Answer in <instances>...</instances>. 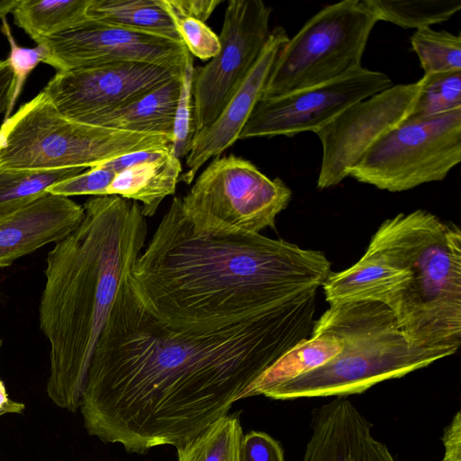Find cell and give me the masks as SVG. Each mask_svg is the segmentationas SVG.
Masks as SVG:
<instances>
[{
	"label": "cell",
	"mask_w": 461,
	"mask_h": 461,
	"mask_svg": "<svg viewBox=\"0 0 461 461\" xmlns=\"http://www.w3.org/2000/svg\"><path fill=\"white\" fill-rule=\"evenodd\" d=\"M129 276L95 348L79 407L90 436L128 453L186 442L312 333L317 292L240 324L185 332L145 308Z\"/></svg>",
	"instance_id": "obj_1"
},
{
	"label": "cell",
	"mask_w": 461,
	"mask_h": 461,
	"mask_svg": "<svg viewBox=\"0 0 461 461\" xmlns=\"http://www.w3.org/2000/svg\"><path fill=\"white\" fill-rule=\"evenodd\" d=\"M331 264L319 250L243 231L194 230L174 197L129 276L162 324L208 332L261 317L323 285Z\"/></svg>",
	"instance_id": "obj_2"
},
{
	"label": "cell",
	"mask_w": 461,
	"mask_h": 461,
	"mask_svg": "<svg viewBox=\"0 0 461 461\" xmlns=\"http://www.w3.org/2000/svg\"><path fill=\"white\" fill-rule=\"evenodd\" d=\"M81 223L48 253L39 306L50 344L47 393L59 407H80L87 369L122 282L147 236L139 203L95 196Z\"/></svg>",
	"instance_id": "obj_3"
},
{
	"label": "cell",
	"mask_w": 461,
	"mask_h": 461,
	"mask_svg": "<svg viewBox=\"0 0 461 461\" xmlns=\"http://www.w3.org/2000/svg\"><path fill=\"white\" fill-rule=\"evenodd\" d=\"M366 251L403 269L408 281L393 312L409 344L441 358L461 344V231L418 209L385 220Z\"/></svg>",
	"instance_id": "obj_4"
},
{
	"label": "cell",
	"mask_w": 461,
	"mask_h": 461,
	"mask_svg": "<svg viewBox=\"0 0 461 461\" xmlns=\"http://www.w3.org/2000/svg\"><path fill=\"white\" fill-rule=\"evenodd\" d=\"M319 334L339 338L343 342L340 353L326 364L267 392L265 397H347L441 359L411 346L393 311L379 302L330 305L314 321L312 335Z\"/></svg>",
	"instance_id": "obj_5"
},
{
	"label": "cell",
	"mask_w": 461,
	"mask_h": 461,
	"mask_svg": "<svg viewBox=\"0 0 461 461\" xmlns=\"http://www.w3.org/2000/svg\"><path fill=\"white\" fill-rule=\"evenodd\" d=\"M173 136L74 121L41 91L0 126V168H92L123 154L170 145Z\"/></svg>",
	"instance_id": "obj_6"
},
{
	"label": "cell",
	"mask_w": 461,
	"mask_h": 461,
	"mask_svg": "<svg viewBox=\"0 0 461 461\" xmlns=\"http://www.w3.org/2000/svg\"><path fill=\"white\" fill-rule=\"evenodd\" d=\"M376 23L363 0H344L323 7L288 39L262 98L321 85L361 68Z\"/></svg>",
	"instance_id": "obj_7"
},
{
	"label": "cell",
	"mask_w": 461,
	"mask_h": 461,
	"mask_svg": "<svg viewBox=\"0 0 461 461\" xmlns=\"http://www.w3.org/2000/svg\"><path fill=\"white\" fill-rule=\"evenodd\" d=\"M291 197L281 178L271 179L251 161L230 154L214 158L180 199L194 231L217 235L274 229Z\"/></svg>",
	"instance_id": "obj_8"
},
{
	"label": "cell",
	"mask_w": 461,
	"mask_h": 461,
	"mask_svg": "<svg viewBox=\"0 0 461 461\" xmlns=\"http://www.w3.org/2000/svg\"><path fill=\"white\" fill-rule=\"evenodd\" d=\"M461 160V108L407 118L381 136L348 176L381 190L402 192L443 180Z\"/></svg>",
	"instance_id": "obj_9"
},
{
	"label": "cell",
	"mask_w": 461,
	"mask_h": 461,
	"mask_svg": "<svg viewBox=\"0 0 461 461\" xmlns=\"http://www.w3.org/2000/svg\"><path fill=\"white\" fill-rule=\"evenodd\" d=\"M271 12L261 0L228 2L219 52L194 70L196 133L218 117L258 60L271 32Z\"/></svg>",
	"instance_id": "obj_10"
},
{
	"label": "cell",
	"mask_w": 461,
	"mask_h": 461,
	"mask_svg": "<svg viewBox=\"0 0 461 461\" xmlns=\"http://www.w3.org/2000/svg\"><path fill=\"white\" fill-rule=\"evenodd\" d=\"M392 86L384 73L361 67L321 85L262 98L239 140L314 132L348 106Z\"/></svg>",
	"instance_id": "obj_11"
},
{
	"label": "cell",
	"mask_w": 461,
	"mask_h": 461,
	"mask_svg": "<svg viewBox=\"0 0 461 461\" xmlns=\"http://www.w3.org/2000/svg\"><path fill=\"white\" fill-rule=\"evenodd\" d=\"M34 41L46 48L44 63L57 71L135 62L183 73L191 54L183 42L89 18L65 32Z\"/></svg>",
	"instance_id": "obj_12"
},
{
	"label": "cell",
	"mask_w": 461,
	"mask_h": 461,
	"mask_svg": "<svg viewBox=\"0 0 461 461\" xmlns=\"http://www.w3.org/2000/svg\"><path fill=\"white\" fill-rule=\"evenodd\" d=\"M420 86V80L393 85L348 106L314 131L322 149L319 190L342 182L381 136L408 118Z\"/></svg>",
	"instance_id": "obj_13"
},
{
	"label": "cell",
	"mask_w": 461,
	"mask_h": 461,
	"mask_svg": "<svg viewBox=\"0 0 461 461\" xmlns=\"http://www.w3.org/2000/svg\"><path fill=\"white\" fill-rule=\"evenodd\" d=\"M182 75L151 64L110 63L58 71L41 91L62 114L86 123Z\"/></svg>",
	"instance_id": "obj_14"
},
{
	"label": "cell",
	"mask_w": 461,
	"mask_h": 461,
	"mask_svg": "<svg viewBox=\"0 0 461 461\" xmlns=\"http://www.w3.org/2000/svg\"><path fill=\"white\" fill-rule=\"evenodd\" d=\"M288 39L283 27L271 30L258 60L223 110L211 124L195 134L185 159L188 170L180 176L179 181L190 184L206 161L221 156L239 140L255 106L263 96L275 63Z\"/></svg>",
	"instance_id": "obj_15"
},
{
	"label": "cell",
	"mask_w": 461,
	"mask_h": 461,
	"mask_svg": "<svg viewBox=\"0 0 461 461\" xmlns=\"http://www.w3.org/2000/svg\"><path fill=\"white\" fill-rule=\"evenodd\" d=\"M310 425L303 461H396L372 435V423L347 399L314 409Z\"/></svg>",
	"instance_id": "obj_16"
},
{
	"label": "cell",
	"mask_w": 461,
	"mask_h": 461,
	"mask_svg": "<svg viewBox=\"0 0 461 461\" xmlns=\"http://www.w3.org/2000/svg\"><path fill=\"white\" fill-rule=\"evenodd\" d=\"M84 207L68 197L46 194L0 220V268L69 235L82 221Z\"/></svg>",
	"instance_id": "obj_17"
},
{
	"label": "cell",
	"mask_w": 461,
	"mask_h": 461,
	"mask_svg": "<svg viewBox=\"0 0 461 461\" xmlns=\"http://www.w3.org/2000/svg\"><path fill=\"white\" fill-rule=\"evenodd\" d=\"M408 274L390 265L378 254L366 251L349 268L330 273L322 286L330 305L373 301L395 308Z\"/></svg>",
	"instance_id": "obj_18"
},
{
	"label": "cell",
	"mask_w": 461,
	"mask_h": 461,
	"mask_svg": "<svg viewBox=\"0 0 461 461\" xmlns=\"http://www.w3.org/2000/svg\"><path fill=\"white\" fill-rule=\"evenodd\" d=\"M181 79L182 77H173L128 104L95 115L86 123L126 131L173 136Z\"/></svg>",
	"instance_id": "obj_19"
},
{
	"label": "cell",
	"mask_w": 461,
	"mask_h": 461,
	"mask_svg": "<svg viewBox=\"0 0 461 461\" xmlns=\"http://www.w3.org/2000/svg\"><path fill=\"white\" fill-rule=\"evenodd\" d=\"M180 159L172 149L163 157L138 164L115 175L108 195L141 203L144 217L154 215L161 202L174 194L181 176Z\"/></svg>",
	"instance_id": "obj_20"
},
{
	"label": "cell",
	"mask_w": 461,
	"mask_h": 461,
	"mask_svg": "<svg viewBox=\"0 0 461 461\" xmlns=\"http://www.w3.org/2000/svg\"><path fill=\"white\" fill-rule=\"evenodd\" d=\"M343 348L342 340L333 335H312L281 356L243 393L242 399L264 395L267 392L312 371L332 358Z\"/></svg>",
	"instance_id": "obj_21"
},
{
	"label": "cell",
	"mask_w": 461,
	"mask_h": 461,
	"mask_svg": "<svg viewBox=\"0 0 461 461\" xmlns=\"http://www.w3.org/2000/svg\"><path fill=\"white\" fill-rule=\"evenodd\" d=\"M86 16L111 25L183 42L162 0H90Z\"/></svg>",
	"instance_id": "obj_22"
},
{
	"label": "cell",
	"mask_w": 461,
	"mask_h": 461,
	"mask_svg": "<svg viewBox=\"0 0 461 461\" xmlns=\"http://www.w3.org/2000/svg\"><path fill=\"white\" fill-rule=\"evenodd\" d=\"M90 0H21L14 23L33 41L65 32L88 17Z\"/></svg>",
	"instance_id": "obj_23"
},
{
	"label": "cell",
	"mask_w": 461,
	"mask_h": 461,
	"mask_svg": "<svg viewBox=\"0 0 461 461\" xmlns=\"http://www.w3.org/2000/svg\"><path fill=\"white\" fill-rule=\"evenodd\" d=\"M240 412L226 414L176 447V461H240Z\"/></svg>",
	"instance_id": "obj_24"
},
{
	"label": "cell",
	"mask_w": 461,
	"mask_h": 461,
	"mask_svg": "<svg viewBox=\"0 0 461 461\" xmlns=\"http://www.w3.org/2000/svg\"><path fill=\"white\" fill-rule=\"evenodd\" d=\"M84 168L26 170L0 168V220L30 204L52 185L81 173Z\"/></svg>",
	"instance_id": "obj_25"
},
{
	"label": "cell",
	"mask_w": 461,
	"mask_h": 461,
	"mask_svg": "<svg viewBox=\"0 0 461 461\" xmlns=\"http://www.w3.org/2000/svg\"><path fill=\"white\" fill-rule=\"evenodd\" d=\"M377 22L405 29H422L448 21L461 9L460 0H363Z\"/></svg>",
	"instance_id": "obj_26"
},
{
	"label": "cell",
	"mask_w": 461,
	"mask_h": 461,
	"mask_svg": "<svg viewBox=\"0 0 461 461\" xmlns=\"http://www.w3.org/2000/svg\"><path fill=\"white\" fill-rule=\"evenodd\" d=\"M411 44L424 75L461 71L460 33L422 28L413 32Z\"/></svg>",
	"instance_id": "obj_27"
},
{
	"label": "cell",
	"mask_w": 461,
	"mask_h": 461,
	"mask_svg": "<svg viewBox=\"0 0 461 461\" xmlns=\"http://www.w3.org/2000/svg\"><path fill=\"white\" fill-rule=\"evenodd\" d=\"M420 83L408 118H426L461 108V71L426 74Z\"/></svg>",
	"instance_id": "obj_28"
},
{
	"label": "cell",
	"mask_w": 461,
	"mask_h": 461,
	"mask_svg": "<svg viewBox=\"0 0 461 461\" xmlns=\"http://www.w3.org/2000/svg\"><path fill=\"white\" fill-rule=\"evenodd\" d=\"M194 70L193 56L190 54L181 79L171 142L172 152L179 159L188 155L196 133L193 97Z\"/></svg>",
	"instance_id": "obj_29"
},
{
	"label": "cell",
	"mask_w": 461,
	"mask_h": 461,
	"mask_svg": "<svg viewBox=\"0 0 461 461\" xmlns=\"http://www.w3.org/2000/svg\"><path fill=\"white\" fill-rule=\"evenodd\" d=\"M1 31L6 37L10 45V53L6 59L14 76L13 95L9 108L5 113V120L11 116L15 102L19 97L24 82L30 73L38 66L44 62L47 57V50L44 46L37 44L34 48H25L19 46L14 40L10 26L5 19H2Z\"/></svg>",
	"instance_id": "obj_30"
},
{
	"label": "cell",
	"mask_w": 461,
	"mask_h": 461,
	"mask_svg": "<svg viewBox=\"0 0 461 461\" xmlns=\"http://www.w3.org/2000/svg\"><path fill=\"white\" fill-rule=\"evenodd\" d=\"M115 175L113 171L97 166L52 185L47 193L64 197L108 195L109 186Z\"/></svg>",
	"instance_id": "obj_31"
},
{
	"label": "cell",
	"mask_w": 461,
	"mask_h": 461,
	"mask_svg": "<svg viewBox=\"0 0 461 461\" xmlns=\"http://www.w3.org/2000/svg\"><path fill=\"white\" fill-rule=\"evenodd\" d=\"M172 20L192 56L209 60L217 55L220 50L219 36L205 23L191 17Z\"/></svg>",
	"instance_id": "obj_32"
},
{
	"label": "cell",
	"mask_w": 461,
	"mask_h": 461,
	"mask_svg": "<svg viewBox=\"0 0 461 461\" xmlns=\"http://www.w3.org/2000/svg\"><path fill=\"white\" fill-rule=\"evenodd\" d=\"M240 461H285L279 441L266 432L251 430L243 435Z\"/></svg>",
	"instance_id": "obj_33"
},
{
	"label": "cell",
	"mask_w": 461,
	"mask_h": 461,
	"mask_svg": "<svg viewBox=\"0 0 461 461\" xmlns=\"http://www.w3.org/2000/svg\"><path fill=\"white\" fill-rule=\"evenodd\" d=\"M172 19L191 17L205 23L221 0H162Z\"/></svg>",
	"instance_id": "obj_34"
},
{
	"label": "cell",
	"mask_w": 461,
	"mask_h": 461,
	"mask_svg": "<svg viewBox=\"0 0 461 461\" xmlns=\"http://www.w3.org/2000/svg\"><path fill=\"white\" fill-rule=\"evenodd\" d=\"M171 150V144L163 147L149 148L127 153L104 162L98 167L113 171L115 174L146 161L158 159ZM97 167V166H96Z\"/></svg>",
	"instance_id": "obj_35"
},
{
	"label": "cell",
	"mask_w": 461,
	"mask_h": 461,
	"mask_svg": "<svg viewBox=\"0 0 461 461\" xmlns=\"http://www.w3.org/2000/svg\"><path fill=\"white\" fill-rule=\"evenodd\" d=\"M442 442L445 452L442 461H461V416L458 411L445 428Z\"/></svg>",
	"instance_id": "obj_36"
},
{
	"label": "cell",
	"mask_w": 461,
	"mask_h": 461,
	"mask_svg": "<svg viewBox=\"0 0 461 461\" xmlns=\"http://www.w3.org/2000/svg\"><path fill=\"white\" fill-rule=\"evenodd\" d=\"M14 76L7 59L0 60V114L7 112L13 95Z\"/></svg>",
	"instance_id": "obj_37"
},
{
	"label": "cell",
	"mask_w": 461,
	"mask_h": 461,
	"mask_svg": "<svg viewBox=\"0 0 461 461\" xmlns=\"http://www.w3.org/2000/svg\"><path fill=\"white\" fill-rule=\"evenodd\" d=\"M20 2L21 0H0V19H4L9 13L12 14Z\"/></svg>",
	"instance_id": "obj_38"
},
{
	"label": "cell",
	"mask_w": 461,
	"mask_h": 461,
	"mask_svg": "<svg viewBox=\"0 0 461 461\" xmlns=\"http://www.w3.org/2000/svg\"><path fill=\"white\" fill-rule=\"evenodd\" d=\"M4 414H6L5 411H4L3 410H0V416H2Z\"/></svg>",
	"instance_id": "obj_39"
},
{
	"label": "cell",
	"mask_w": 461,
	"mask_h": 461,
	"mask_svg": "<svg viewBox=\"0 0 461 461\" xmlns=\"http://www.w3.org/2000/svg\"><path fill=\"white\" fill-rule=\"evenodd\" d=\"M1 346H2V340H0V348H1Z\"/></svg>",
	"instance_id": "obj_40"
}]
</instances>
